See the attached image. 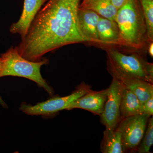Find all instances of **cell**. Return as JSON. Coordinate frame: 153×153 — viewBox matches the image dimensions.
I'll use <instances>...</instances> for the list:
<instances>
[{"instance_id": "obj_8", "label": "cell", "mask_w": 153, "mask_h": 153, "mask_svg": "<svg viewBox=\"0 0 153 153\" xmlns=\"http://www.w3.org/2000/svg\"><path fill=\"white\" fill-rule=\"evenodd\" d=\"M97 30L100 42L99 47L101 48L114 47L131 49L124 41L117 24L114 21L100 17L97 23Z\"/></svg>"}, {"instance_id": "obj_15", "label": "cell", "mask_w": 153, "mask_h": 153, "mask_svg": "<svg viewBox=\"0 0 153 153\" xmlns=\"http://www.w3.org/2000/svg\"><path fill=\"white\" fill-rule=\"evenodd\" d=\"M80 9L91 10L100 17L114 21L118 11L111 0H91L87 5Z\"/></svg>"}, {"instance_id": "obj_10", "label": "cell", "mask_w": 153, "mask_h": 153, "mask_svg": "<svg viewBox=\"0 0 153 153\" xmlns=\"http://www.w3.org/2000/svg\"><path fill=\"white\" fill-rule=\"evenodd\" d=\"M108 88L99 91L91 90L77 99L66 110L80 108L101 116L107 98Z\"/></svg>"}, {"instance_id": "obj_1", "label": "cell", "mask_w": 153, "mask_h": 153, "mask_svg": "<svg viewBox=\"0 0 153 153\" xmlns=\"http://www.w3.org/2000/svg\"><path fill=\"white\" fill-rule=\"evenodd\" d=\"M80 0H56L38 12L25 38L16 47L20 55L32 61L69 44L84 43L77 25Z\"/></svg>"}, {"instance_id": "obj_11", "label": "cell", "mask_w": 153, "mask_h": 153, "mask_svg": "<svg viewBox=\"0 0 153 153\" xmlns=\"http://www.w3.org/2000/svg\"><path fill=\"white\" fill-rule=\"evenodd\" d=\"M46 0H25L23 12L18 22L11 25L10 32L25 38L36 15Z\"/></svg>"}, {"instance_id": "obj_20", "label": "cell", "mask_w": 153, "mask_h": 153, "mask_svg": "<svg viewBox=\"0 0 153 153\" xmlns=\"http://www.w3.org/2000/svg\"><path fill=\"white\" fill-rule=\"evenodd\" d=\"M147 52L151 57H153V41L148 44L147 47Z\"/></svg>"}, {"instance_id": "obj_7", "label": "cell", "mask_w": 153, "mask_h": 153, "mask_svg": "<svg viewBox=\"0 0 153 153\" xmlns=\"http://www.w3.org/2000/svg\"><path fill=\"white\" fill-rule=\"evenodd\" d=\"M124 86L117 79L113 78L108 88L107 98L104 110L100 116L105 129L114 130L120 122V104Z\"/></svg>"}, {"instance_id": "obj_16", "label": "cell", "mask_w": 153, "mask_h": 153, "mask_svg": "<svg viewBox=\"0 0 153 153\" xmlns=\"http://www.w3.org/2000/svg\"><path fill=\"white\" fill-rule=\"evenodd\" d=\"M147 30L149 43L153 41V0H139Z\"/></svg>"}, {"instance_id": "obj_4", "label": "cell", "mask_w": 153, "mask_h": 153, "mask_svg": "<svg viewBox=\"0 0 153 153\" xmlns=\"http://www.w3.org/2000/svg\"><path fill=\"white\" fill-rule=\"evenodd\" d=\"M1 57L4 63L0 72V78L9 76L25 77L36 82L50 95L52 94L53 90L41 73V66L48 63L47 59L38 61H30L20 55L16 47H13L1 54Z\"/></svg>"}, {"instance_id": "obj_13", "label": "cell", "mask_w": 153, "mask_h": 153, "mask_svg": "<svg viewBox=\"0 0 153 153\" xmlns=\"http://www.w3.org/2000/svg\"><path fill=\"white\" fill-rule=\"evenodd\" d=\"M120 112L121 120L143 114L142 103L136 96L124 86L121 100Z\"/></svg>"}, {"instance_id": "obj_12", "label": "cell", "mask_w": 153, "mask_h": 153, "mask_svg": "<svg viewBox=\"0 0 153 153\" xmlns=\"http://www.w3.org/2000/svg\"><path fill=\"white\" fill-rule=\"evenodd\" d=\"M112 77L117 79L125 87L131 91L142 103L153 96L152 83L142 79L122 75H116Z\"/></svg>"}, {"instance_id": "obj_9", "label": "cell", "mask_w": 153, "mask_h": 153, "mask_svg": "<svg viewBox=\"0 0 153 153\" xmlns=\"http://www.w3.org/2000/svg\"><path fill=\"white\" fill-rule=\"evenodd\" d=\"M100 16L90 10L79 8L77 14V25L84 43L99 46L97 25Z\"/></svg>"}, {"instance_id": "obj_2", "label": "cell", "mask_w": 153, "mask_h": 153, "mask_svg": "<svg viewBox=\"0 0 153 153\" xmlns=\"http://www.w3.org/2000/svg\"><path fill=\"white\" fill-rule=\"evenodd\" d=\"M102 49L106 52L107 69L111 76L122 75L153 84V64L145 58L146 53L114 47Z\"/></svg>"}, {"instance_id": "obj_23", "label": "cell", "mask_w": 153, "mask_h": 153, "mask_svg": "<svg viewBox=\"0 0 153 153\" xmlns=\"http://www.w3.org/2000/svg\"><path fill=\"white\" fill-rule=\"evenodd\" d=\"M0 104L2 105L3 107H4L7 106V104H6L5 102L3 100L1 96H0Z\"/></svg>"}, {"instance_id": "obj_21", "label": "cell", "mask_w": 153, "mask_h": 153, "mask_svg": "<svg viewBox=\"0 0 153 153\" xmlns=\"http://www.w3.org/2000/svg\"><path fill=\"white\" fill-rule=\"evenodd\" d=\"M91 0H82V3L79 5V8H82L91 1Z\"/></svg>"}, {"instance_id": "obj_19", "label": "cell", "mask_w": 153, "mask_h": 153, "mask_svg": "<svg viewBox=\"0 0 153 153\" xmlns=\"http://www.w3.org/2000/svg\"><path fill=\"white\" fill-rule=\"evenodd\" d=\"M128 1V0H111L113 4L118 10L122 7Z\"/></svg>"}, {"instance_id": "obj_6", "label": "cell", "mask_w": 153, "mask_h": 153, "mask_svg": "<svg viewBox=\"0 0 153 153\" xmlns=\"http://www.w3.org/2000/svg\"><path fill=\"white\" fill-rule=\"evenodd\" d=\"M149 117L141 114L121 120L117 128L121 133L124 152L137 149L144 134Z\"/></svg>"}, {"instance_id": "obj_3", "label": "cell", "mask_w": 153, "mask_h": 153, "mask_svg": "<svg viewBox=\"0 0 153 153\" xmlns=\"http://www.w3.org/2000/svg\"><path fill=\"white\" fill-rule=\"evenodd\" d=\"M114 22L129 49L147 52V30L139 0H128L118 10Z\"/></svg>"}, {"instance_id": "obj_17", "label": "cell", "mask_w": 153, "mask_h": 153, "mask_svg": "<svg viewBox=\"0 0 153 153\" xmlns=\"http://www.w3.org/2000/svg\"><path fill=\"white\" fill-rule=\"evenodd\" d=\"M153 144V118L148 119L146 128L139 146L137 149L138 152L149 153Z\"/></svg>"}, {"instance_id": "obj_24", "label": "cell", "mask_w": 153, "mask_h": 153, "mask_svg": "<svg viewBox=\"0 0 153 153\" xmlns=\"http://www.w3.org/2000/svg\"><path fill=\"white\" fill-rule=\"evenodd\" d=\"M3 63H4V62H3L2 58L1 57H0V72L2 69Z\"/></svg>"}, {"instance_id": "obj_18", "label": "cell", "mask_w": 153, "mask_h": 153, "mask_svg": "<svg viewBox=\"0 0 153 153\" xmlns=\"http://www.w3.org/2000/svg\"><path fill=\"white\" fill-rule=\"evenodd\" d=\"M142 111L143 114L146 115L149 117L153 115V96L151 97L142 103Z\"/></svg>"}, {"instance_id": "obj_14", "label": "cell", "mask_w": 153, "mask_h": 153, "mask_svg": "<svg viewBox=\"0 0 153 153\" xmlns=\"http://www.w3.org/2000/svg\"><path fill=\"white\" fill-rule=\"evenodd\" d=\"M101 151L103 153L124 152L121 133L117 128L114 130L105 129L101 143Z\"/></svg>"}, {"instance_id": "obj_22", "label": "cell", "mask_w": 153, "mask_h": 153, "mask_svg": "<svg viewBox=\"0 0 153 153\" xmlns=\"http://www.w3.org/2000/svg\"><path fill=\"white\" fill-rule=\"evenodd\" d=\"M55 1H56V0H49L48 2L47 3V4L45 5V6H44V7H43L42 9H45L49 7V6H51Z\"/></svg>"}, {"instance_id": "obj_5", "label": "cell", "mask_w": 153, "mask_h": 153, "mask_svg": "<svg viewBox=\"0 0 153 153\" xmlns=\"http://www.w3.org/2000/svg\"><path fill=\"white\" fill-rule=\"evenodd\" d=\"M91 90L89 85L81 83L69 95L54 97L34 105L22 104L20 109L24 113L30 115H51L60 111L66 110L72 102Z\"/></svg>"}]
</instances>
